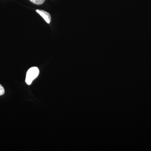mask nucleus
Returning a JSON list of instances; mask_svg holds the SVG:
<instances>
[{"label":"nucleus","mask_w":151,"mask_h":151,"mask_svg":"<svg viewBox=\"0 0 151 151\" xmlns=\"http://www.w3.org/2000/svg\"><path fill=\"white\" fill-rule=\"evenodd\" d=\"M39 74V70L37 67H33L28 70L26 77V82L28 85H30L33 81L37 77Z\"/></svg>","instance_id":"nucleus-1"},{"label":"nucleus","mask_w":151,"mask_h":151,"mask_svg":"<svg viewBox=\"0 0 151 151\" xmlns=\"http://www.w3.org/2000/svg\"><path fill=\"white\" fill-rule=\"evenodd\" d=\"M36 12L38 14L42 17L44 19L45 21L47 23L49 24L51 22V16H50V14L46 12V11L42 10L37 9L36 10Z\"/></svg>","instance_id":"nucleus-2"},{"label":"nucleus","mask_w":151,"mask_h":151,"mask_svg":"<svg viewBox=\"0 0 151 151\" xmlns=\"http://www.w3.org/2000/svg\"><path fill=\"white\" fill-rule=\"evenodd\" d=\"M31 2L36 5H41L44 3L45 0H29Z\"/></svg>","instance_id":"nucleus-3"},{"label":"nucleus","mask_w":151,"mask_h":151,"mask_svg":"<svg viewBox=\"0 0 151 151\" xmlns=\"http://www.w3.org/2000/svg\"><path fill=\"white\" fill-rule=\"evenodd\" d=\"M5 90L3 86L0 84V96L4 94Z\"/></svg>","instance_id":"nucleus-4"}]
</instances>
